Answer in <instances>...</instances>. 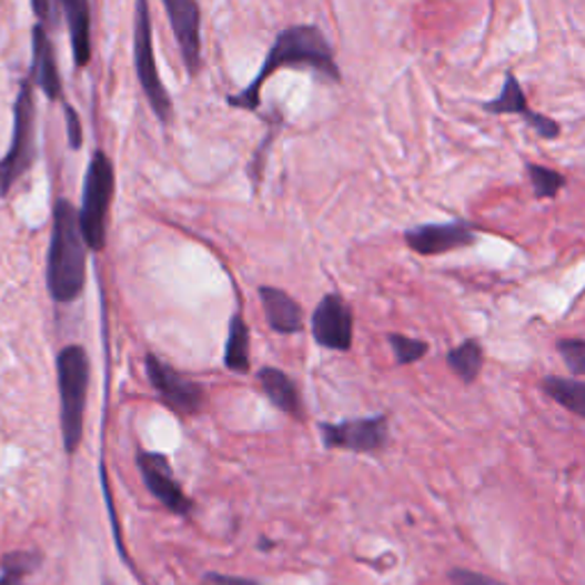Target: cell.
<instances>
[{
  "label": "cell",
  "mask_w": 585,
  "mask_h": 585,
  "mask_svg": "<svg viewBox=\"0 0 585 585\" xmlns=\"http://www.w3.org/2000/svg\"><path fill=\"white\" fill-rule=\"evenodd\" d=\"M284 67H309L330 78L332 83L341 81V69L325 32L316 26H291L278 34L254 81L236 97H226V103L241 110H256L261 105L263 83Z\"/></svg>",
  "instance_id": "cell-1"
},
{
  "label": "cell",
  "mask_w": 585,
  "mask_h": 585,
  "mask_svg": "<svg viewBox=\"0 0 585 585\" xmlns=\"http://www.w3.org/2000/svg\"><path fill=\"white\" fill-rule=\"evenodd\" d=\"M88 243L78 222V211L64 198L53 209V231L47 261L49 291L58 302H73L85 289L88 272Z\"/></svg>",
  "instance_id": "cell-2"
},
{
  "label": "cell",
  "mask_w": 585,
  "mask_h": 585,
  "mask_svg": "<svg viewBox=\"0 0 585 585\" xmlns=\"http://www.w3.org/2000/svg\"><path fill=\"white\" fill-rule=\"evenodd\" d=\"M58 389H60V427L62 444L73 455L83 442L90 357L83 345H64L58 355Z\"/></svg>",
  "instance_id": "cell-3"
},
{
  "label": "cell",
  "mask_w": 585,
  "mask_h": 585,
  "mask_svg": "<svg viewBox=\"0 0 585 585\" xmlns=\"http://www.w3.org/2000/svg\"><path fill=\"white\" fill-rule=\"evenodd\" d=\"M114 194V168L110 155L101 149L94 151L85 172L83 204L78 211V222L90 250L101 252L108 236V213Z\"/></svg>",
  "instance_id": "cell-4"
},
{
  "label": "cell",
  "mask_w": 585,
  "mask_h": 585,
  "mask_svg": "<svg viewBox=\"0 0 585 585\" xmlns=\"http://www.w3.org/2000/svg\"><path fill=\"white\" fill-rule=\"evenodd\" d=\"M37 159V103L34 90L28 78L19 85L14 101V129L8 153L0 159V198L17 185V181L30 172Z\"/></svg>",
  "instance_id": "cell-5"
},
{
  "label": "cell",
  "mask_w": 585,
  "mask_h": 585,
  "mask_svg": "<svg viewBox=\"0 0 585 585\" xmlns=\"http://www.w3.org/2000/svg\"><path fill=\"white\" fill-rule=\"evenodd\" d=\"M133 67L138 83L153 110L163 124L172 120V99L161 81L159 64H155L153 51V32H151V10L149 0H135V19H133Z\"/></svg>",
  "instance_id": "cell-6"
},
{
  "label": "cell",
  "mask_w": 585,
  "mask_h": 585,
  "mask_svg": "<svg viewBox=\"0 0 585 585\" xmlns=\"http://www.w3.org/2000/svg\"><path fill=\"white\" fill-rule=\"evenodd\" d=\"M321 437L327 448L350 453H380L389 444V418L375 414L339 423H321Z\"/></svg>",
  "instance_id": "cell-7"
},
{
  "label": "cell",
  "mask_w": 585,
  "mask_h": 585,
  "mask_svg": "<svg viewBox=\"0 0 585 585\" xmlns=\"http://www.w3.org/2000/svg\"><path fill=\"white\" fill-rule=\"evenodd\" d=\"M311 332H314L319 345L336 350V353H347L355 336L353 309L339 293L325 295L311 316Z\"/></svg>",
  "instance_id": "cell-8"
},
{
  "label": "cell",
  "mask_w": 585,
  "mask_h": 585,
  "mask_svg": "<svg viewBox=\"0 0 585 585\" xmlns=\"http://www.w3.org/2000/svg\"><path fill=\"white\" fill-rule=\"evenodd\" d=\"M147 375L159 396L179 414H198L204 403V389L161 362L155 355H147Z\"/></svg>",
  "instance_id": "cell-9"
},
{
  "label": "cell",
  "mask_w": 585,
  "mask_h": 585,
  "mask_svg": "<svg viewBox=\"0 0 585 585\" xmlns=\"http://www.w3.org/2000/svg\"><path fill=\"white\" fill-rule=\"evenodd\" d=\"M476 231L474 224L453 220V222H442V224H421L412 226L405 231V243L412 252L421 256H437L446 252H455L462 248L474 245Z\"/></svg>",
  "instance_id": "cell-10"
},
{
  "label": "cell",
  "mask_w": 585,
  "mask_h": 585,
  "mask_svg": "<svg viewBox=\"0 0 585 585\" xmlns=\"http://www.w3.org/2000/svg\"><path fill=\"white\" fill-rule=\"evenodd\" d=\"M176 44L188 73L194 78L202 69V12L198 0H163Z\"/></svg>",
  "instance_id": "cell-11"
},
{
  "label": "cell",
  "mask_w": 585,
  "mask_h": 585,
  "mask_svg": "<svg viewBox=\"0 0 585 585\" xmlns=\"http://www.w3.org/2000/svg\"><path fill=\"white\" fill-rule=\"evenodd\" d=\"M138 470L142 474L147 490L155 498H159L170 513L183 515V517L192 513V501L188 498V494L181 490L179 481L174 478L172 466H170L165 455L140 451L138 453Z\"/></svg>",
  "instance_id": "cell-12"
},
{
  "label": "cell",
  "mask_w": 585,
  "mask_h": 585,
  "mask_svg": "<svg viewBox=\"0 0 585 585\" xmlns=\"http://www.w3.org/2000/svg\"><path fill=\"white\" fill-rule=\"evenodd\" d=\"M485 110L492 112V114H522L524 120L531 124V129L539 135V138H547V140H554L561 135V127L558 122H554L552 117H544V114H537L533 112V108L528 105L526 101V94L520 85L517 78L513 73L505 75V83H503V90L496 99L487 101L485 103Z\"/></svg>",
  "instance_id": "cell-13"
},
{
  "label": "cell",
  "mask_w": 585,
  "mask_h": 585,
  "mask_svg": "<svg viewBox=\"0 0 585 585\" xmlns=\"http://www.w3.org/2000/svg\"><path fill=\"white\" fill-rule=\"evenodd\" d=\"M32 75L49 101L62 99V78L58 71L56 49L42 23L32 28Z\"/></svg>",
  "instance_id": "cell-14"
},
{
  "label": "cell",
  "mask_w": 585,
  "mask_h": 585,
  "mask_svg": "<svg viewBox=\"0 0 585 585\" xmlns=\"http://www.w3.org/2000/svg\"><path fill=\"white\" fill-rule=\"evenodd\" d=\"M67 19L73 62L78 69L90 64L92 58V8L90 0H60Z\"/></svg>",
  "instance_id": "cell-15"
},
{
  "label": "cell",
  "mask_w": 585,
  "mask_h": 585,
  "mask_svg": "<svg viewBox=\"0 0 585 585\" xmlns=\"http://www.w3.org/2000/svg\"><path fill=\"white\" fill-rule=\"evenodd\" d=\"M259 297L270 327L280 334H297L304 327L302 306L282 289L261 286Z\"/></svg>",
  "instance_id": "cell-16"
},
{
  "label": "cell",
  "mask_w": 585,
  "mask_h": 585,
  "mask_svg": "<svg viewBox=\"0 0 585 585\" xmlns=\"http://www.w3.org/2000/svg\"><path fill=\"white\" fill-rule=\"evenodd\" d=\"M259 384L263 389V394L268 396V401L275 405L278 410L286 412L293 418H302L304 416V407L300 401V392L295 382L280 369H261L259 371Z\"/></svg>",
  "instance_id": "cell-17"
},
{
  "label": "cell",
  "mask_w": 585,
  "mask_h": 585,
  "mask_svg": "<svg viewBox=\"0 0 585 585\" xmlns=\"http://www.w3.org/2000/svg\"><path fill=\"white\" fill-rule=\"evenodd\" d=\"M446 364L453 371V375L464 382L474 384L485 366V350L478 339H466L460 345L451 347L446 353Z\"/></svg>",
  "instance_id": "cell-18"
},
{
  "label": "cell",
  "mask_w": 585,
  "mask_h": 585,
  "mask_svg": "<svg viewBox=\"0 0 585 585\" xmlns=\"http://www.w3.org/2000/svg\"><path fill=\"white\" fill-rule=\"evenodd\" d=\"M542 392L547 394L554 403H558L563 410L585 418V382L576 377H558L547 375L542 382Z\"/></svg>",
  "instance_id": "cell-19"
},
{
  "label": "cell",
  "mask_w": 585,
  "mask_h": 585,
  "mask_svg": "<svg viewBox=\"0 0 585 585\" xmlns=\"http://www.w3.org/2000/svg\"><path fill=\"white\" fill-rule=\"evenodd\" d=\"M224 366L233 373H248L250 371V327L236 314L231 319L226 347H224Z\"/></svg>",
  "instance_id": "cell-20"
},
{
  "label": "cell",
  "mask_w": 585,
  "mask_h": 585,
  "mask_svg": "<svg viewBox=\"0 0 585 585\" xmlns=\"http://www.w3.org/2000/svg\"><path fill=\"white\" fill-rule=\"evenodd\" d=\"M42 565L34 552H12L0 563V585H23V578Z\"/></svg>",
  "instance_id": "cell-21"
},
{
  "label": "cell",
  "mask_w": 585,
  "mask_h": 585,
  "mask_svg": "<svg viewBox=\"0 0 585 585\" xmlns=\"http://www.w3.org/2000/svg\"><path fill=\"white\" fill-rule=\"evenodd\" d=\"M526 172H528V179H531V185H533L535 200H554L556 194L567 183L561 172L549 170V168H542V165H535V163H528L526 165Z\"/></svg>",
  "instance_id": "cell-22"
},
{
  "label": "cell",
  "mask_w": 585,
  "mask_h": 585,
  "mask_svg": "<svg viewBox=\"0 0 585 585\" xmlns=\"http://www.w3.org/2000/svg\"><path fill=\"white\" fill-rule=\"evenodd\" d=\"M386 341L389 345H392L394 350V357H396V364L401 366H410V364H416L421 362L427 350H431V345H427V341L423 339H412V336H405V334H386Z\"/></svg>",
  "instance_id": "cell-23"
},
{
  "label": "cell",
  "mask_w": 585,
  "mask_h": 585,
  "mask_svg": "<svg viewBox=\"0 0 585 585\" xmlns=\"http://www.w3.org/2000/svg\"><path fill=\"white\" fill-rule=\"evenodd\" d=\"M556 350L572 375H585V339H561Z\"/></svg>",
  "instance_id": "cell-24"
},
{
  "label": "cell",
  "mask_w": 585,
  "mask_h": 585,
  "mask_svg": "<svg viewBox=\"0 0 585 585\" xmlns=\"http://www.w3.org/2000/svg\"><path fill=\"white\" fill-rule=\"evenodd\" d=\"M448 583L451 585H505L487 574L474 572V569H464V567H455L448 572Z\"/></svg>",
  "instance_id": "cell-25"
},
{
  "label": "cell",
  "mask_w": 585,
  "mask_h": 585,
  "mask_svg": "<svg viewBox=\"0 0 585 585\" xmlns=\"http://www.w3.org/2000/svg\"><path fill=\"white\" fill-rule=\"evenodd\" d=\"M64 124H67L69 147L78 151L83 147V124H81V117H78V112L69 103H64Z\"/></svg>",
  "instance_id": "cell-26"
},
{
  "label": "cell",
  "mask_w": 585,
  "mask_h": 585,
  "mask_svg": "<svg viewBox=\"0 0 585 585\" xmlns=\"http://www.w3.org/2000/svg\"><path fill=\"white\" fill-rule=\"evenodd\" d=\"M30 3L39 23L44 28H58V12L62 10L60 0H30Z\"/></svg>",
  "instance_id": "cell-27"
},
{
  "label": "cell",
  "mask_w": 585,
  "mask_h": 585,
  "mask_svg": "<svg viewBox=\"0 0 585 585\" xmlns=\"http://www.w3.org/2000/svg\"><path fill=\"white\" fill-rule=\"evenodd\" d=\"M202 585H259V583L252 578H243V576H226V574L211 572L204 576Z\"/></svg>",
  "instance_id": "cell-28"
}]
</instances>
